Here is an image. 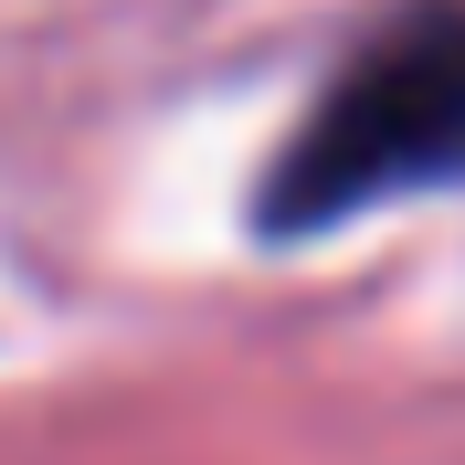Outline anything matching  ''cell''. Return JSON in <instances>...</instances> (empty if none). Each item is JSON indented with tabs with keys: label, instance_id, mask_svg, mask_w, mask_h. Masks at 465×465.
Returning <instances> with one entry per match:
<instances>
[{
	"label": "cell",
	"instance_id": "1",
	"mask_svg": "<svg viewBox=\"0 0 465 465\" xmlns=\"http://www.w3.org/2000/svg\"><path fill=\"white\" fill-rule=\"evenodd\" d=\"M434 180H465V0H412L339 64L264 180V232H328Z\"/></svg>",
	"mask_w": 465,
	"mask_h": 465
}]
</instances>
